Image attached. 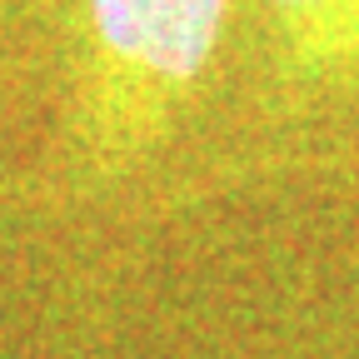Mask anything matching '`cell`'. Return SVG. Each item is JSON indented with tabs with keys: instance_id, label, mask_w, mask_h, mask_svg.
<instances>
[{
	"instance_id": "6da1fadb",
	"label": "cell",
	"mask_w": 359,
	"mask_h": 359,
	"mask_svg": "<svg viewBox=\"0 0 359 359\" xmlns=\"http://www.w3.org/2000/svg\"><path fill=\"white\" fill-rule=\"evenodd\" d=\"M230 0H85L80 145L90 165L140 155L210 65Z\"/></svg>"
},
{
	"instance_id": "7a4b0ae2",
	"label": "cell",
	"mask_w": 359,
	"mask_h": 359,
	"mask_svg": "<svg viewBox=\"0 0 359 359\" xmlns=\"http://www.w3.org/2000/svg\"><path fill=\"white\" fill-rule=\"evenodd\" d=\"M294 75L339 80L359 70V0H264Z\"/></svg>"
}]
</instances>
